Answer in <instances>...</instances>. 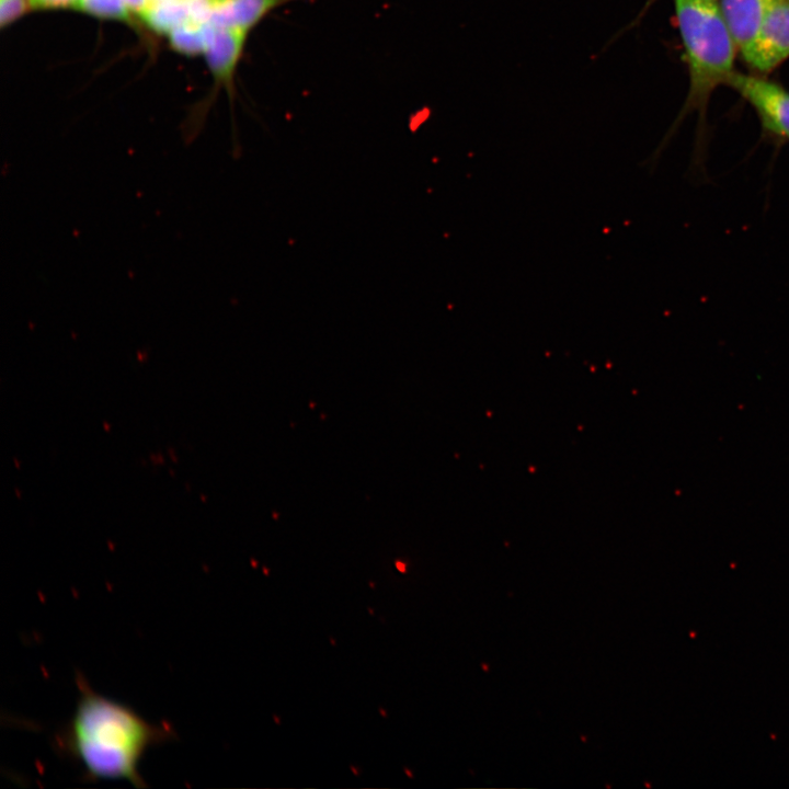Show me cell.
<instances>
[{
  "mask_svg": "<svg viewBox=\"0 0 789 789\" xmlns=\"http://www.w3.org/2000/svg\"><path fill=\"white\" fill-rule=\"evenodd\" d=\"M79 697L70 720L55 735L62 755L80 764L85 780H127L147 784L139 763L150 747L175 739L167 723H151L132 708L96 693L81 673L76 675Z\"/></svg>",
  "mask_w": 789,
  "mask_h": 789,
  "instance_id": "cell-1",
  "label": "cell"
},
{
  "mask_svg": "<svg viewBox=\"0 0 789 789\" xmlns=\"http://www.w3.org/2000/svg\"><path fill=\"white\" fill-rule=\"evenodd\" d=\"M676 23L689 71L685 110L702 115L712 91L734 71L736 45L720 8L708 0H674Z\"/></svg>",
  "mask_w": 789,
  "mask_h": 789,
  "instance_id": "cell-2",
  "label": "cell"
},
{
  "mask_svg": "<svg viewBox=\"0 0 789 789\" xmlns=\"http://www.w3.org/2000/svg\"><path fill=\"white\" fill-rule=\"evenodd\" d=\"M725 85L752 105L765 134L779 142L789 141V91L763 77L735 71Z\"/></svg>",
  "mask_w": 789,
  "mask_h": 789,
  "instance_id": "cell-3",
  "label": "cell"
},
{
  "mask_svg": "<svg viewBox=\"0 0 789 789\" xmlns=\"http://www.w3.org/2000/svg\"><path fill=\"white\" fill-rule=\"evenodd\" d=\"M761 75L768 73L789 58V0H775L752 46L742 55Z\"/></svg>",
  "mask_w": 789,
  "mask_h": 789,
  "instance_id": "cell-4",
  "label": "cell"
},
{
  "mask_svg": "<svg viewBox=\"0 0 789 789\" xmlns=\"http://www.w3.org/2000/svg\"><path fill=\"white\" fill-rule=\"evenodd\" d=\"M247 36L248 32L239 28L213 25L204 50L213 77L229 90L232 88L235 72L243 53Z\"/></svg>",
  "mask_w": 789,
  "mask_h": 789,
  "instance_id": "cell-5",
  "label": "cell"
},
{
  "mask_svg": "<svg viewBox=\"0 0 789 789\" xmlns=\"http://www.w3.org/2000/svg\"><path fill=\"white\" fill-rule=\"evenodd\" d=\"M775 0H720V11L743 55L754 43L765 15Z\"/></svg>",
  "mask_w": 789,
  "mask_h": 789,
  "instance_id": "cell-6",
  "label": "cell"
},
{
  "mask_svg": "<svg viewBox=\"0 0 789 789\" xmlns=\"http://www.w3.org/2000/svg\"><path fill=\"white\" fill-rule=\"evenodd\" d=\"M287 1L289 0H222L214 9L208 23L249 33L271 11Z\"/></svg>",
  "mask_w": 789,
  "mask_h": 789,
  "instance_id": "cell-7",
  "label": "cell"
},
{
  "mask_svg": "<svg viewBox=\"0 0 789 789\" xmlns=\"http://www.w3.org/2000/svg\"><path fill=\"white\" fill-rule=\"evenodd\" d=\"M213 25L208 22H188L167 35L174 50L185 55L204 54Z\"/></svg>",
  "mask_w": 789,
  "mask_h": 789,
  "instance_id": "cell-8",
  "label": "cell"
},
{
  "mask_svg": "<svg viewBox=\"0 0 789 789\" xmlns=\"http://www.w3.org/2000/svg\"><path fill=\"white\" fill-rule=\"evenodd\" d=\"M78 10L90 15L129 22L132 12L123 0H80Z\"/></svg>",
  "mask_w": 789,
  "mask_h": 789,
  "instance_id": "cell-9",
  "label": "cell"
},
{
  "mask_svg": "<svg viewBox=\"0 0 789 789\" xmlns=\"http://www.w3.org/2000/svg\"><path fill=\"white\" fill-rule=\"evenodd\" d=\"M31 8L28 0H0V25L5 27Z\"/></svg>",
  "mask_w": 789,
  "mask_h": 789,
  "instance_id": "cell-10",
  "label": "cell"
},
{
  "mask_svg": "<svg viewBox=\"0 0 789 789\" xmlns=\"http://www.w3.org/2000/svg\"><path fill=\"white\" fill-rule=\"evenodd\" d=\"M32 9L36 10H55V9H77L80 0H28Z\"/></svg>",
  "mask_w": 789,
  "mask_h": 789,
  "instance_id": "cell-11",
  "label": "cell"
},
{
  "mask_svg": "<svg viewBox=\"0 0 789 789\" xmlns=\"http://www.w3.org/2000/svg\"><path fill=\"white\" fill-rule=\"evenodd\" d=\"M129 11L141 16L153 3V0H123Z\"/></svg>",
  "mask_w": 789,
  "mask_h": 789,
  "instance_id": "cell-12",
  "label": "cell"
},
{
  "mask_svg": "<svg viewBox=\"0 0 789 789\" xmlns=\"http://www.w3.org/2000/svg\"><path fill=\"white\" fill-rule=\"evenodd\" d=\"M396 565H397V568H398L399 571L405 572V565H404V563L397 562Z\"/></svg>",
  "mask_w": 789,
  "mask_h": 789,
  "instance_id": "cell-13",
  "label": "cell"
},
{
  "mask_svg": "<svg viewBox=\"0 0 789 789\" xmlns=\"http://www.w3.org/2000/svg\"><path fill=\"white\" fill-rule=\"evenodd\" d=\"M654 1H655V0H648L647 3H645V5H644V8H643V11H645Z\"/></svg>",
  "mask_w": 789,
  "mask_h": 789,
  "instance_id": "cell-14",
  "label": "cell"
},
{
  "mask_svg": "<svg viewBox=\"0 0 789 789\" xmlns=\"http://www.w3.org/2000/svg\"><path fill=\"white\" fill-rule=\"evenodd\" d=\"M159 1H162V0H153V3H152V4H155L156 2H159Z\"/></svg>",
  "mask_w": 789,
  "mask_h": 789,
  "instance_id": "cell-15",
  "label": "cell"
},
{
  "mask_svg": "<svg viewBox=\"0 0 789 789\" xmlns=\"http://www.w3.org/2000/svg\"><path fill=\"white\" fill-rule=\"evenodd\" d=\"M708 1H712V2H716V0H708Z\"/></svg>",
  "mask_w": 789,
  "mask_h": 789,
  "instance_id": "cell-16",
  "label": "cell"
}]
</instances>
